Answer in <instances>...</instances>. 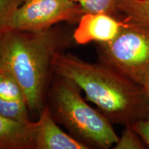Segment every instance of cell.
<instances>
[{"mask_svg":"<svg viewBox=\"0 0 149 149\" xmlns=\"http://www.w3.org/2000/svg\"><path fill=\"white\" fill-rule=\"evenodd\" d=\"M124 130L113 148L115 149H144L147 147L132 126H124Z\"/></svg>","mask_w":149,"mask_h":149,"instance_id":"obj_11","label":"cell"},{"mask_svg":"<svg viewBox=\"0 0 149 149\" xmlns=\"http://www.w3.org/2000/svg\"><path fill=\"white\" fill-rule=\"evenodd\" d=\"M56 75L68 78L112 124L132 126L149 113V99L142 86L103 63L93 64L71 53L57 55Z\"/></svg>","mask_w":149,"mask_h":149,"instance_id":"obj_2","label":"cell"},{"mask_svg":"<svg viewBox=\"0 0 149 149\" xmlns=\"http://www.w3.org/2000/svg\"><path fill=\"white\" fill-rule=\"evenodd\" d=\"M132 126L144 141L147 148H149V113L144 120L135 123Z\"/></svg>","mask_w":149,"mask_h":149,"instance_id":"obj_14","label":"cell"},{"mask_svg":"<svg viewBox=\"0 0 149 149\" xmlns=\"http://www.w3.org/2000/svg\"><path fill=\"white\" fill-rule=\"evenodd\" d=\"M73 40L58 30H10L0 37V68L12 74L30 113L40 115L46 104L57 55Z\"/></svg>","mask_w":149,"mask_h":149,"instance_id":"obj_1","label":"cell"},{"mask_svg":"<svg viewBox=\"0 0 149 149\" xmlns=\"http://www.w3.org/2000/svg\"><path fill=\"white\" fill-rule=\"evenodd\" d=\"M141 86H142L143 89H144V91L145 94L146 95V96L148 97L149 99V77L146 78V79L144 80V82L141 84Z\"/></svg>","mask_w":149,"mask_h":149,"instance_id":"obj_15","label":"cell"},{"mask_svg":"<svg viewBox=\"0 0 149 149\" xmlns=\"http://www.w3.org/2000/svg\"><path fill=\"white\" fill-rule=\"evenodd\" d=\"M81 92L72 80L55 74L48 93V104L54 119L89 148L114 146L119 137L113 124L98 109L87 103Z\"/></svg>","mask_w":149,"mask_h":149,"instance_id":"obj_3","label":"cell"},{"mask_svg":"<svg viewBox=\"0 0 149 149\" xmlns=\"http://www.w3.org/2000/svg\"><path fill=\"white\" fill-rule=\"evenodd\" d=\"M29 113L26 104L8 101L0 97V114L17 120L29 121Z\"/></svg>","mask_w":149,"mask_h":149,"instance_id":"obj_13","label":"cell"},{"mask_svg":"<svg viewBox=\"0 0 149 149\" xmlns=\"http://www.w3.org/2000/svg\"><path fill=\"white\" fill-rule=\"evenodd\" d=\"M79 4L84 13H105L121 17L117 0H72Z\"/></svg>","mask_w":149,"mask_h":149,"instance_id":"obj_10","label":"cell"},{"mask_svg":"<svg viewBox=\"0 0 149 149\" xmlns=\"http://www.w3.org/2000/svg\"><path fill=\"white\" fill-rule=\"evenodd\" d=\"M127 24L122 17L105 13H84L72 33L73 41L78 44L91 42L105 43L113 40Z\"/></svg>","mask_w":149,"mask_h":149,"instance_id":"obj_6","label":"cell"},{"mask_svg":"<svg viewBox=\"0 0 149 149\" xmlns=\"http://www.w3.org/2000/svg\"><path fill=\"white\" fill-rule=\"evenodd\" d=\"M84 14L72 0H24L15 13L10 30L40 32L61 22H79Z\"/></svg>","mask_w":149,"mask_h":149,"instance_id":"obj_5","label":"cell"},{"mask_svg":"<svg viewBox=\"0 0 149 149\" xmlns=\"http://www.w3.org/2000/svg\"><path fill=\"white\" fill-rule=\"evenodd\" d=\"M117 6L126 21L149 29V0H117Z\"/></svg>","mask_w":149,"mask_h":149,"instance_id":"obj_9","label":"cell"},{"mask_svg":"<svg viewBox=\"0 0 149 149\" xmlns=\"http://www.w3.org/2000/svg\"><path fill=\"white\" fill-rule=\"evenodd\" d=\"M24 0H0V37L10 30L15 13Z\"/></svg>","mask_w":149,"mask_h":149,"instance_id":"obj_12","label":"cell"},{"mask_svg":"<svg viewBox=\"0 0 149 149\" xmlns=\"http://www.w3.org/2000/svg\"><path fill=\"white\" fill-rule=\"evenodd\" d=\"M97 51L100 62L139 84L149 77V29L146 28L127 21L114 40L97 43Z\"/></svg>","mask_w":149,"mask_h":149,"instance_id":"obj_4","label":"cell"},{"mask_svg":"<svg viewBox=\"0 0 149 149\" xmlns=\"http://www.w3.org/2000/svg\"><path fill=\"white\" fill-rule=\"evenodd\" d=\"M35 149H88L89 147L59 127L48 103L39 115L35 138Z\"/></svg>","mask_w":149,"mask_h":149,"instance_id":"obj_7","label":"cell"},{"mask_svg":"<svg viewBox=\"0 0 149 149\" xmlns=\"http://www.w3.org/2000/svg\"><path fill=\"white\" fill-rule=\"evenodd\" d=\"M37 121H23L0 114V149H35Z\"/></svg>","mask_w":149,"mask_h":149,"instance_id":"obj_8","label":"cell"}]
</instances>
